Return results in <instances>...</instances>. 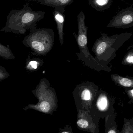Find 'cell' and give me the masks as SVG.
<instances>
[{
  "label": "cell",
  "mask_w": 133,
  "mask_h": 133,
  "mask_svg": "<svg viewBox=\"0 0 133 133\" xmlns=\"http://www.w3.org/2000/svg\"><path fill=\"white\" fill-rule=\"evenodd\" d=\"M97 98L95 103L97 110L101 114H104L108 112L111 107V104L106 93L98 90L97 93Z\"/></svg>",
  "instance_id": "cell-8"
},
{
  "label": "cell",
  "mask_w": 133,
  "mask_h": 133,
  "mask_svg": "<svg viewBox=\"0 0 133 133\" xmlns=\"http://www.w3.org/2000/svg\"><path fill=\"white\" fill-rule=\"evenodd\" d=\"M111 78L116 84L124 88L133 89V77L129 76L120 75L118 74H112Z\"/></svg>",
  "instance_id": "cell-10"
},
{
  "label": "cell",
  "mask_w": 133,
  "mask_h": 133,
  "mask_svg": "<svg viewBox=\"0 0 133 133\" xmlns=\"http://www.w3.org/2000/svg\"><path fill=\"white\" fill-rule=\"evenodd\" d=\"M0 57L6 60H11L15 58V57L11 49L8 47L0 43Z\"/></svg>",
  "instance_id": "cell-15"
},
{
  "label": "cell",
  "mask_w": 133,
  "mask_h": 133,
  "mask_svg": "<svg viewBox=\"0 0 133 133\" xmlns=\"http://www.w3.org/2000/svg\"><path fill=\"white\" fill-rule=\"evenodd\" d=\"M125 91L129 97L130 100L128 102L129 104H133V89L124 88Z\"/></svg>",
  "instance_id": "cell-19"
},
{
  "label": "cell",
  "mask_w": 133,
  "mask_h": 133,
  "mask_svg": "<svg viewBox=\"0 0 133 133\" xmlns=\"http://www.w3.org/2000/svg\"><path fill=\"white\" fill-rule=\"evenodd\" d=\"M98 90V86L94 83L86 81L77 86L73 94L74 97H79V102L81 103L89 104L93 98L96 97Z\"/></svg>",
  "instance_id": "cell-5"
},
{
  "label": "cell",
  "mask_w": 133,
  "mask_h": 133,
  "mask_svg": "<svg viewBox=\"0 0 133 133\" xmlns=\"http://www.w3.org/2000/svg\"><path fill=\"white\" fill-rule=\"evenodd\" d=\"M128 51L123 57L122 63L124 65H133V45L129 46L127 48Z\"/></svg>",
  "instance_id": "cell-16"
},
{
  "label": "cell",
  "mask_w": 133,
  "mask_h": 133,
  "mask_svg": "<svg viewBox=\"0 0 133 133\" xmlns=\"http://www.w3.org/2000/svg\"><path fill=\"white\" fill-rule=\"evenodd\" d=\"M78 32L77 34L73 35L78 45L79 52H76L78 59L81 61L84 66L97 72L101 71L109 72L111 71V67H104L98 64L89 52L87 46V32L88 27L85 25V16L81 11L77 15Z\"/></svg>",
  "instance_id": "cell-3"
},
{
  "label": "cell",
  "mask_w": 133,
  "mask_h": 133,
  "mask_svg": "<svg viewBox=\"0 0 133 133\" xmlns=\"http://www.w3.org/2000/svg\"><path fill=\"white\" fill-rule=\"evenodd\" d=\"M124 123L119 133H133V118L131 119L124 118Z\"/></svg>",
  "instance_id": "cell-17"
},
{
  "label": "cell",
  "mask_w": 133,
  "mask_h": 133,
  "mask_svg": "<svg viewBox=\"0 0 133 133\" xmlns=\"http://www.w3.org/2000/svg\"><path fill=\"white\" fill-rule=\"evenodd\" d=\"M116 114L114 112L105 117V127L106 133H119L118 126L115 121Z\"/></svg>",
  "instance_id": "cell-12"
},
{
  "label": "cell",
  "mask_w": 133,
  "mask_h": 133,
  "mask_svg": "<svg viewBox=\"0 0 133 133\" xmlns=\"http://www.w3.org/2000/svg\"><path fill=\"white\" fill-rule=\"evenodd\" d=\"M133 26V8L129 6L119 12L107 25L108 27L125 29Z\"/></svg>",
  "instance_id": "cell-6"
},
{
  "label": "cell",
  "mask_w": 133,
  "mask_h": 133,
  "mask_svg": "<svg viewBox=\"0 0 133 133\" xmlns=\"http://www.w3.org/2000/svg\"><path fill=\"white\" fill-rule=\"evenodd\" d=\"M45 13L33 11L26 3L22 9H13L9 13L5 26L0 32L25 34L28 30L37 28V23L44 18Z\"/></svg>",
  "instance_id": "cell-1"
},
{
  "label": "cell",
  "mask_w": 133,
  "mask_h": 133,
  "mask_svg": "<svg viewBox=\"0 0 133 133\" xmlns=\"http://www.w3.org/2000/svg\"><path fill=\"white\" fill-rule=\"evenodd\" d=\"M81 111L82 114L78 112V119L77 122L78 127L80 129L85 130H93L91 127V126L95 129V123L93 122V120L91 119L90 117L89 118H88V115L85 114V111Z\"/></svg>",
  "instance_id": "cell-9"
},
{
  "label": "cell",
  "mask_w": 133,
  "mask_h": 133,
  "mask_svg": "<svg viewBox=\"0 0 133 133\" xmlns=\"http://www.w3.org/2000/svg\"><path fill=\"white\" fill-rule=\"evenodd\" d=\"M55 34L50 28L30 30L22 41L25 47L29 48L33 54L46 56L52 50L54 43Z\"/></svg>",
  "instance_id": "cell-4"
},
{
  "label": "cell",
  "mask_w": 133,
  "mask_h": 133,
  "mask_svg": "<svg viewBox=\"0 0 133 133\" xmlns=\"http://www.w3.org/2000/svg\"><path fill=\"white\" fill-rule=\"evenodd\" d=\"M65 7H58L55 8L53 12L54 19L57 24L59 41L61 45L63 44L64 41V31L65 15Z\"/></svg>",
  "instance_id": "cell-7"
},
{
  "label": "cell",
  "mask_w": 133,
  "mask_h": 133,
  "mask_svg": "<svg viewBox=\"0 0 133 133\" xmlns=\"http://www.w3.org/2000/svg\"><path fill=\"white\" fill-rule=\"evenodd\" d=\"M132 35V33H125L108 36L101 33V36L96 40L92 48L96 61L104 67H108L116 57V52Z\"/></svg>",
  "instance_id": "cell-2"
},
{
  "label": "cell",
  "mask_w": 133,
  "mask_h": 133,
  "mask_svg": "<svg viewBox=\"0 0 133 133\" xmlns=\"http://www.w3.org/2000/svg\"><path fill=\"white\" fill-rule=\"evenodd\" d=\"M10 76V75L6 69L0 65V83Z\"/></svg>",
  "instance_id": "cell-18"
},
{
  "label": "cell",
  "mask_w": 133,
  "mask_h": 133,
  "mask_svg": "<svg viewBox=\"0 0 133 133\" xmlns=\"http://www.w3.org/2000/svg\"><path fill=\"white\" fill-rule=\"evenodd\" d=\"M61 133H70V131L66 130H63V131H61Z\"/></svg>",
  "instance_id": "cell-20"
},
{
  "label": "cell",
  "mask_w": 133,
  "mask_h": 133,
  "mask_svg": "<svg viewBox=\"0 0 133 133\" xmlns=\"http://www.w3.org/2000/svg\"><path fill=\"white\" fill-rule=\"evenodd\" d=\"M112 0H90L88 4L98 11L108 9L112 4Z\"/></svg>",
  "instance_id": "cell-14"
},
{
  "label": "cell",
  "mask_w": 133,
  "mask_h": 133,
  "mask_svg": "<svg viewBox=\"0 0 133 133\" xmlns=\"http://www.w3.org/2000/svg\"><path fill=\"white\" fill-rule=\"evenodd\" d=\"M43 60L37 58H32L31 55H28L25 64V69L26 71L30 72H33L39 69L43 64Z\"/></svg>",
  "instance_id": "cell-11"
},
{
  "label": "cell",
  "mask_w": 133,
  "mask_h": 133,
  "mask_svg": "<svg viewBox=\"0 0 133 133\" xmlns=\"http://www.w3.org/2000/svg\"><path fill=\"white\" fill-rule=\"evenodd\" d=\"M37 2L44 5L54 8L66 7L71 4L73 0H38Z\"/></svg>",
  "instance_id": "cell-13"
}]
</instances>
